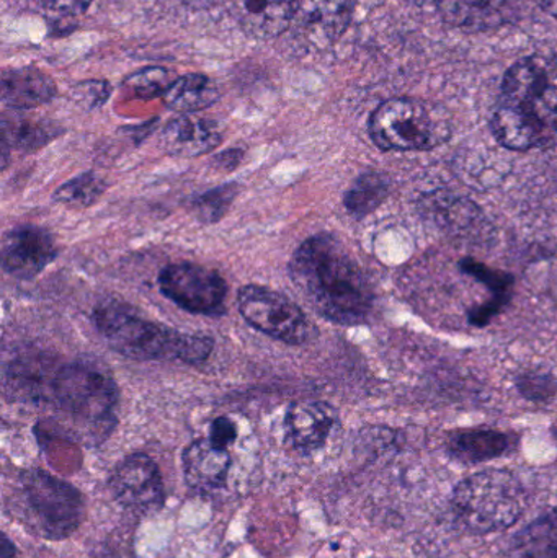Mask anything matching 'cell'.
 <instances>
[{"mask_svg": "<svg viewBox=\"0 0 557 558\" xmlns=\"http://www.w3.org/2000/svg\"><path fill=\"white\" fill-rule=\"evenodd\" d=\"M288 270L304 301L327 320L359 325L373 314L372 282L334 235L306 239L291 257Z\"/></svg>", "mask_w": 557, "mask_h": 558, "instance_id": "cell-1", "label": "cell"}, {"mask_svg": "<svg viewBox=\"0 0 557 558\" xmlns=\"http://www.w3.org/2000/svg\"><path fill=\"white\" fill-rule=\"evenodd\" d=\"M491 130L510 150L543 149L557 143L556 58L529 56L507 71Z\"/></svg>", "mask_w": 557, "mask_h": 558, "instance_id": "cell-2", "label": "cell"}, {"mask_svg": "<svg viewBox=\"0 0 557 558\" xmlns=\"http://www.w3.org/2000/svg\"><path fill=\"white\" fill-rule=\"evenodd\" d=\"M95 328L111 348L130 360H172L202 364L211 354L215 341L206 335L180 333L143 317L123 302H104L92 314Z\"/></svg>", "mask_w": 557, "mask_h": 558, "instance_id": "cell-3", "label": "cell"}, {"mask_svg": "<svg viewBox=\"0 0 557 558\" xmlns=\"http://www.w3.org/2000/svg\"><path fill=\"white\" fill-rule=\"evenodd\" d=\"M529 498L519 478L507 471H484L464 478L451 497L455 517L471 533L509 530L525 511Z\"/></svg>", "mask_w": 557, "mask_h": 558, "instance_id": "cell-4", "label": "cell"}, {"mask_svg": "<svg viewBox=\"0 0 557 558\" xmlns=\"http://www.w3.org/2000/svg\"><path fill=\"white\" fill-rule=\"evenodd\" d=\"M450 134V124L438 108L417 98H389L370 118V136L383 150H431Z\"/></svg>", "mask_w": 557, "mask_h": 558, "instance_id": "cell-5", "label": "cell"}, {"mask_svg": "<svg viewBox=\"0 0 557 558\" xmlns=\"http://www.w3.org/2000/svg\"><path fill=\"white\" fill-rule=\"evenodd\" d=\"M51 397L56 407L75 423L104 428L114 423L117 383L110 371L94 361H74L59 367Z\"/></svg>", "mask_w": 557, "mask_h": 558, "instance_id": "cell-6", "label": "cell"}, {"mask_svg": "<svg viewBox=\"0 0 557 558\" xmlns=\"http://www.w3.org/2000/svg\"><path fill=\"white\" fill-rule=\"evenodd\" d=\"M20 505L26 523L46 539L71 536L84 520L82 495L45 471H28L20 481Z\"/></svg>", "mask_w": 557, "mask_h": 558, "instance_id": "cell-7", "label": "cell"}, {"mask_svg": "<svg viewBox=\"0 0 557 558\" xmlns=\"http://www.w3.org/2000/svg\"><path fill=\"white\" fill-rule=\"evenodd\" d=\"M239 312L251 327L287 344H307L317 338V327L291 299L265 286L239 289Z\"/></svg>", "mask_w": 557, "mask_h": 558, "instance_id": "cell-8", "label": "cell"}, {"mask_svg": "<svg viewBox=\"0 0 557 558\" xmlns=\"http://www.w3.org/2000/svg\"><path fill=\"white\" fill-rule=\"evenodd\" d=\"M157 281L160 292L190 314L206 317H221L226 314L228 284L215 270L180 262L164 267Z\"/></svg>", "mask_w": 557, "mask_h": 558, "instance_id": "cell-9", "label": "cell"}, {"mask_svg": "<svg viewBox=\"0 0 557 558\" xmlns=\"http://www.w3.org/2000/svg\"><path fill=\"white\" fill-rule=\"evenodd\" d=\"M111 488L118 504L137 514L156 513L166 497L159 468L146 454L124 459L111 477Z\"/></svg>", "mask_w": 557, "mask_h": 558, "instance_id": "cell-10", "label": "cell"}, {"mask_svg": "<svg viewBox=\"0 0 557 558\" xmlns=\"http://www.w3.org/2000/svg\"><path fill=\"white\" fill-rule=\"evenodd\" d=\"M353 0H293L290 28L307 45L336 43L349 29Z\"/></svg>", "mask_w": 557, "mask_h": 558, "instance_id": "cell-11", "label": "cell"}, {"mask_svg": "<svg viewBox=\"0 0 557 558\" xmlns=\"http://www.w3.org/2000/svg\"><path fill=\"white\" fill-rule=\"evenodd\" d=\"M3 271L10 277L28 281L38 277L58 257L55 239L36 226H19L3 235Z\"/></svg>", "mask_w": 557, "mask_h": 558, "instance_id": "cell-12", "label": "cell"}, {"mask_svg": "<svg viewBox=\"0 0 557 558\" xmlns=\"http://www.w3.org/2000/svg\"><path fill=\"white\" fill-rule=\"evenodd\" d=\"M339 422L336 409L319 400H300L288 409L287 441L296 451H316L323 448Z\"/></svg>", "mask_w": 557, "mask_h": 558, "instance_id": "cell-13", "label": "cell"}, {"mask_svg": "<svg viewBox=\"0 0 557 558\" xmlns=\"http://www.w3.org/2000/svg\"><path fill=\"white\" fill-rule=\"evenodd\" d=\"M183 477L199 494L225 487L231 468L228 449L218 448L211 439H198L182 456Z\"/></svg>", "mask_w": 557, "mask_h": 558, "instance_id": "cell-14", "label": "cell"}, {"mask_svg": "<svg viewBox=\"0 0 557 558\" xmlns=\"http://www.w3.org/2000/svg\"><path fill=\"white\" fill-rule=\"evenodd\" d=\"M226 9L247 35L277 38L291 25L293 0H225Z\"/></svg>", "mask_w": 557, "mask_h": 558, "instance_id": "cell-15", "label": "cell"}, {"mask_svg": "<svg viewBox=\"0 0 557 558\" xmlns=\"http://www.w3.org/2000/svg\"><path fill=\"white\" fill-rule=\"evenodd\" d=\"M222 133L218 124L203 118L182 117L170 121L162 133L167 153L177 157H199L221 144Z\"/></svg>", "mask_w": 557, "mask_h": 558, "instance_id": "cell-16", "label": "cell"}, {"mask_svg": "<svg viewBox=\"0 0 557 558\" xmlns=\"http://www.w3.org/2000/svg\"><path fill=\"white\" fill-rule=\"evenodd\" d=\"M56 95L55 82L36 69L3 72L2 100L12 108H35Z\"/></svg>", "mask_w": 557, "mask_h": 558, "instance_id": "cell-17", "label": "cell"}, {"mask_svg": "<svg viewBox=\"0 0 557 558\" xmlns=\"http://www.w3.org/2000/svg\"><path fill=\"white\" fill-rule=\"evenodd\" d=\"M510 438L496 429H463L448 441L453 458L464 462H484L509 451Z\"/></svg>", "mask_w": 557, "mask_h": 558, "instance_id": "cell-18", "label": "cell"}, {"mask_svg": "<svg viewBox=\"0 0 557 558\" xmlns=\"http://www.w3.org/2000/svg\"><path fill=\"white\" fill-rule=\"evenodd\" d=\"M164 100L173 111L195 113L215 105L219 100V90L206 75L190 74L173 81L164 94Z\"/></svg>", "mask_w": 557, "mask_h": 558, "instance_id": "cell-19", "label": "cell"}, {"mask_svg": "<svg viewBox=\"0 0 557 558\" xmlns=\"http://www.w3.org/2000/svg\"><path fill=\"white\" fill-rule=\"evenodd\" d=\"M507 558H557V510L523 527Z\"/></svg>", "mask_w": 557, "mask_h": 558, "instance_id": "cell-20", "label": "cell"}, {"mask_svg": "<svg viewBox=\"0 0 557 558\" xmlns=\"http://www.w3.org/2000/svg\"><path fill=\"white\" fill-rule=\"evenodd\" d=\"M388 180L379 172H365L359 177L346 193V208L356 218L375 211L388 196Z\"/></svg>", "mask_w": 557, "mask_h": 558, "instance_id": "cell-21", "label": "cell"}, {"mask_svg": "<svg viewBox=\"0 0 557 558\" xmlns=\"http://www.w3.org/2000/svg\"><path fill=\"white\" fill-rule=\"evenodd\" d=\"M105 192V182L94 172H85L56 190L52 199L68 208L84 209L94 205Z\"/></svg>", "mask_w": 557, "mask_h": 558, "instance_id": "cell-22", "label": "cell"}, {"mask_svg": "<svg viewBox=\"0 0 557 558\" xmlns=\"http://www.w3.org/2000/svg\"><path fill=\"white\" fill-rule=\"evenodd\" d=\"M238 183H226V185L216 186V189L196 196L193 208H195L199 221L205 222V225L218 222L228 213L229 206L238 196Z\"/></svg>", "mask_w": 557, "mask_h": 558, "instance_id": "cell-23", "label": "cell"}, {"mask_svg": "<svg viewBox=\"0 0 557 558\" xmlns=\"http://www.w3.org/2000/svg\"><path fill=\"white\" fill-rule=\"evenodd\" d=\"M51 137H55V133L41 124L29 123V121L12 124V126L3 124V147L10 144L20 150L39 149L49 143Z\"/></svg>", "mask_w": 557, "mask_h": 558, "instance_id": "cell-24", "label": "cell"}, {"mask_svg": "<svg viewBox=\"0 0 557 558\" xmlns=\"http://www.w3.org/2000/svg\"><path fill=\"white\" fill-rule=\"evenodd\" d=\"M461 270L487 286L494 292V298L509 302L513 289V278L510 275L504 274V271L491 270L486 265L471 260V258L461 262Z\"/></svg>", "mask_w": 557, "mask_h": 558, "instance_id": "cell-25", "label": "cell"}, {"mask_svg": "<svg viewBox=\"0 0 557 558\" xmlns=\"http://www.w3.org/2000/svg\"><path fill=\"white\" fill-rule=\"evenodd\" d=\"M166 72L154 69V71L143 72L133 78V87L141 97H156L159 94H166L167 88L172 85Z\"/></svg>", "mask_w": 557, "mask_h": 558, "instance_id": "cell-26", "label": "cell"}, {"mask_svg": "<svg viewBox=\"0 0 557 558\" xmlns=\"http://www.w3.org/2000/svg\"><path fill=\"white\" fill-rule=\"evenodd\" d=\"M519 386L523 396L532 400H545L555 393V383L546 376H533V374H529V376L520 380Z\"/></svg>", "mask_w": 557, "mask_h": 558, "instance_id": "cell-27", "label": "cell"}, {"mask_svg": "<svg viewBox=\"0 0 557 558\" xmlns=\"http://www.w3.org/2000/svg\"><path fill=\"white\" fill-rule=\"evenodd\" d=\"M238 438V429H235L234 423L226 416H219L215 422L211 423V435L209 439L215 442L218 448L228 449L229 445L235 441Z\"/></svg>", "mask_w": 557, "mask_h": 558, "instance_id": "cell-28", "label": "cell"}, {"mask_svg": "<svg viewBox=\"0 0 557 558\" xmlns=\"http://www.w3.org/2000/svg\"><path fill=\"white\" fill-rule=\"evenodd\" d=\"M94 0H43L46 7L59 15H78L84 13Z\"/></svg>", "mask_w": 557, "mask_h": 558, "instance_id": "cell-29", "label": "cell"}, {"mask_svg": "<svg viewBox=\"0 0 557 558\" xmlns=\"http://www.w3.org/2000/svg\"><path fill=\"white\" fill-rule=\"evenodd\" d=\"M0 556H2V558H13V556H15V546L10 543L5 534L2 536V554H0Z\"/></svg>", "mask_w": 557, "mask_h": 558, "instance_id": "cell-30", "label": "cell"}, {"mask_svg": "<svg viewBox=\"0 0 557 558\" xmlns=\"http://www.w3.org/2000/svg\"><path fill=\"white\" fill-rule=\"evenodd\" d=\"M540 7H542L545 12H548L549 15L556 16L557 19V0H535Z\"/></svg>", "mask_w": 557, "mask_h": 558, "instance_id": "cell-31", "label": "cell"}]
</instances>
